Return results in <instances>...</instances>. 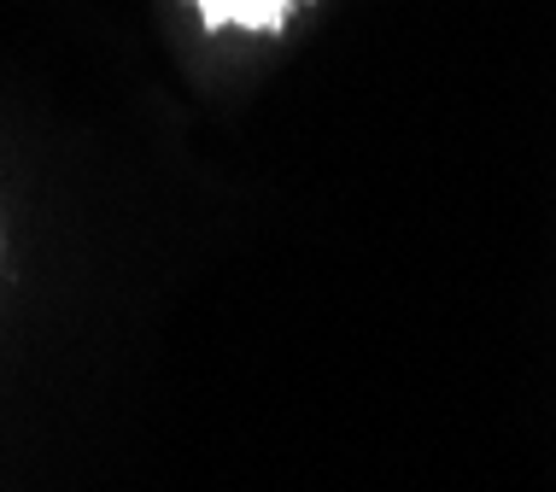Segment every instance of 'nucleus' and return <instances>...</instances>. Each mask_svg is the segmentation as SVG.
I'll list each match as a JSON object with an SVG mask.
<instances>
[{"instance_id":"nucleus-1","label":"nucleus","mask_w":556,"mask_h":492,"mask_svg":"<svg viewBox=\"0 0 556 492\" xmlns=\"http://www.w3.org/2000/svg\"><path fill=\"white\" fill-rule=\"evenodd\" d=\"M205 29H288L293 0H193Z\"/></svg>"}]
</instances>
